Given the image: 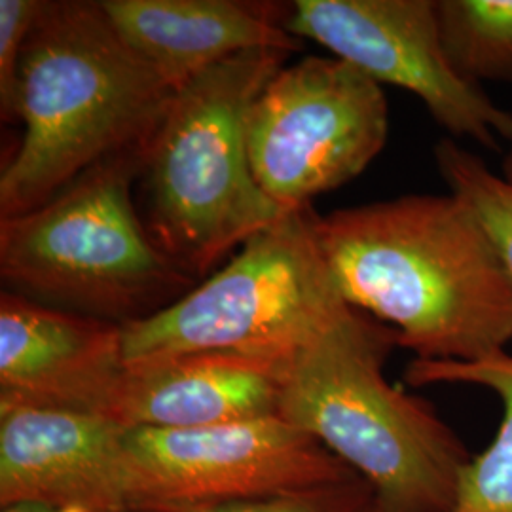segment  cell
<instances>
[{
    "label": "cell",
    "instance_id": "obj_18",
    "mask_svg": "<svg viewBox=\"0 0 512 512\" xmlns=\"http://www.w3.org/2000/svg\"><path fill=\"white\" fill-rule=\"evenodd\" d=\"M42 0H0V112L18 120L19 67Z\"/></svg>",
    "mask_w": 512,
    "mask_h": 512
},
{
    "label": "cell",
    "instance_id": "obj_6",
    "mask_svg": "<svg viewBox=\"0 0 512 512\" xmlns=\"http://www.w3.org/2000/svg\"><path fill=\"white\" fill-rule=\"evenodd\" d=\"M310 207L247 239L219 272L147 319L124 325L126 365L232 351L289 359L355 311L338 291Z\"/></svg>",
    "mask_w": 512,
    "mask_h": 512
},
{
    "label": "cell",
    "instance_id": "obj_11",
    "mask_svg": "<svg viewBox=\"0 0 512 512\" xmlns=\"http://www.w3.org/2000/svg\"><path fill=\"white\" fill-rule=\"evenodd\" d=\"M124 374V325L0 294V404L109 418Z\"/></svg>",
    "mask_w": 512,
    "mask_h": 512
},
{
    "label": "cell",
    "instance_id": "obj_5",
    "mask_svg": "<svg viewBox=\"0 0 512 512\" xmlns=\"http://www.w3.org/2000/svg\"><path fill=\"white\" fill-rule=\"evenodd\" d=\"M145 156H112L50 202L0 219V277L8 291L118 325L190 293L196 279L152 241L131 196Z\"/></svg>",
    "mask_w": 512,
    "mask_h": 512
},
{
    "label": "cell",
    "instance_id": "obj_21",
    "mask_svg": "<svg viewBox=\"0 0 512 512\" xmlns=\"http://www.w3.org/2000/svg\"><path fill=\"white\" fill-rule=\"evenodd\" d=\"M46 512H92L82 507H61V509H46Z\"/></svg>",
    "mask_w": 512,
    "mask_h": 512
},
{
    "label": "cell",
    "instance_id": "obj_7",
    "mask_svg": "<svg viewBox=\"0 0 512 512\" xmlns=\"http://www.w3.org/2000/svg\"><path fill=\"white\" fill-rule=\"evenodd\" d=\"M387 137L382 86L336 57L308 55L283 67L247 120L253 177L283 213L357 179Z\"/></svg>",
    "mask_w": 512,
    "mask_h": 512
},
{
    "label": "cell",
    "instance_id": "obj_10",
    "mask_svg": "<svg viewBox=\"0 0 512 512\" xmlns=\"http://www.w3.org/2000/svg\"><path fill=\"white\" fill-rule=\"evenodd\" d=\"M128 433L105 416L0 404V507L131 512Z\"/></svg>",
    "mask_w": 512,
    "mask_h": 512
},
{
    "label": "cell",
    "instance_id": "obj_1",
    "mask_svg": "<svg viewBox=\"0 0 512 512\" xmlns=\"http://www.w3.org/2000/svg\"><path fill=\"white\" fill-rule=\"evenodd\" d=\"M315 236L351 308L423 361L473 363L512 342V275L454 194H408L315 215Z\"/></svg>",
    "mask_w": 512,
    "mask_h": 512
},
{
    "label": "cell",
    "instance_id": "obj_19",
    "mask_svg": "<svg viewBox=\"0 0 512 512\" xmlns=\"http://www.w3.org/2000/svg\"><path fill=\"white\" fill-rule=\"evenodd\" d=\"M509 183H512V152L503 162V173H501Z\"/></svg>",
    "mask_w": 512,
    "mask_h": 512
},
{
    "label": "cell",
    "instance_id": "obj_2",
    "mask_svg": "<svg viewBox=\"0 0 512 512\" xmlns=\"http://www.w3.org/2000/svg\"><path fill=\"white\" fill-rule=\"evenodd\" d=\"M175 93L101 2L42 0L19 67L23 135L0 173V219L50 202L112 156L148 150Z\"/></svg>",
    "mask_w": 512,
    "mask_h": 512
},
{
    "label": "cell",
    "instance_id": "obj_15",
    "mask_svg": "<svg viewBox=\"0 0 512 512\" xmlns=\"http://www.w3.org/2000/svg\"><path fill=\"white\" fill-rule=\"evenodd\" d=\"M440 37L465 80L512 82V0H437Z\"/></svg>",
    "mask_w": 512,
    "mask_h": 512
},
{
    "label": "cell",
    "instance_id": "obj_20",
    "mask_svg": "<svg viewBox=\"0 0 512 512\" xmlns=\"http://www.w3.org/2000/svg\"><path fill=\"white\" fill-rule=\"evenodd\" d=\"M2 512H46V509L40 507H6Z\"/></svg>",
    "mask_w": 512,
    "mask_h": 512
},
{
    "label": "cell",
    "instance_id": "obj_17",
    "mask_svg": "<svg viewBox=\"0 0 512 512\" xmlns=\"http://www.w3.org/2000/svg\"><path fill=\"white\" fill-rule=\"evenodd\" d=\"M179 512H378L372 486L359 478L298 494L190 507Z\"/></svg>",
    "mask_w": 512,
    "mask_h": 512
},
{
    "label": "cell",
    "instance_id": "obj_12",
    "mask_svg": "<svg viewBox=\"0 0 512 512\" xmlns=\"http://www.w3.org/2000/svg\"><path fill=\"white\" fill-rule=\"evenodd\" d=\"M285 363L207 351L126 365L109 418L128 429H198L272 418L279 412Z\"/></svg>",
    "mask_w": 512,
    "mask_h": 512
},
{
    "label": "cell",
    "instance_id": "obj_8",
    "mask_svg": "<svg viewBox=\"0 0 512 512\" xmlns=\"http://www.w3.org/2000/svg\"><path fill=\"white\" fill-rule=\"evenodd\" d=\"M128 459L131 512H179L359 478L279 416L198 429H129Z\"/></svg>",
    "mask_w": 512,
    "mask_h": 512
},
{
    "label": "cell",
    "instance_id": "obj_3",
    "mask_svg": "<svg viewBox=\"0 0 512 512\" xmlns=\"http://www.w3.org/2000/svg\"><path fill=\"white\" fill-rule=\"evenodd\" d=\"M397 332L363 311L283 366L279 412L366 480L378 512H450L473 459L437 410L385 380Z\"/></svg>",
    "mask_w": 512,
    "mask_h": 512
},
{
    "label": "cell",
    "instance_id": "obj_16",
    "mask_svg": "<svg viewBox=\"0 0 512 512\" xmlns=\"http://www.w3.org/2000/svg\"><path fill=\"white\" fill-rule=\"evenodd\" d=\"M435 164L450 194L473 211L512 275V183L452 139L435 147Z\"/></svg>",
    "mask_w": 512,
    "mask_h": 512
},
{
    "label": "cell",
    "instance_id": "obj_4",
    "mask_svg": "<svg viewBox=\"0 0 512 512\" xmlns=\"http://www.w3.org/2000/svg\"><path fill=\"white\" fill-rule=\"evenodd\" d=\"M289 52L228 57L175 93L139 173L152 241L196 281L285 213L256 184L247 120Z\"/></svg>",
    "mask_w": 512,
    "mask_h": 512
},
{
    "label": "cell",
    "instance_id": "obj_14",
    "mask_svg": "<svg viewBox=\"0 0 512 512\" xmlns=\"http://www.w3.org/2000/svg\"><path fill=\"white\" fill-rule=\"evenodd\" d=\"M404 380L412 387L475 385L499 397L503 420L497 435L463 467L450 512H512V353L497 351L473 363L412 359Z\"/></svg>",
    "mask_w": 512,
    "mask_h": 512
},
{
    "label": "cell",
    "instance_id": "obj_13",
    "mask_svg": "<svg viewBox=\"0 0 512 512\" xmlns=\"http://www.w3.org/2000/svg\"><path fill=\"white\" fill-rule=\"evenodd\" d=\"M112 25L179 92L249 50L293 54L302 40L285 29L291 4L249 0H99Z\"/></svg>",
    "mask_w": 512,
    "mask_h": 512
},
{
    "label": "cell",
    "instance_id": "obj_9",
    "mask_svg": "<svg viewBox=\"0 0 512 512\" xmlns=\"http://www.w3.org/2000/svg\"><path fill=\"white\" fill-rule=\"evenodd\" d=\"M285 29L374 80L414 93L440 128L488 150L512 143V112L452 67L437 0H296Z\"/></svg>",
    "mask_w": 512,
    "mask_h": 512
}]
</instances>
